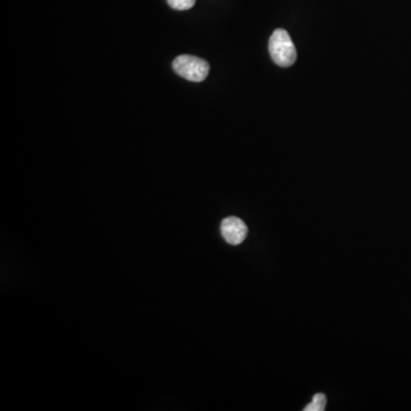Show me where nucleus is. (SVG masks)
Masks as SVG:
<instances>
[{"instance_id":"nucleus-1","label":"nucleus","mask_w":411,"mask_h":411,"mask_svg":"<svg viewBox=\"0 0 411 411\" xmlns=\"http://www.w3.org/2000/svg\"><path fill=\"white\" fill-rule=\"evenodd\" d=\"M268 51L274 63L279 67H291L296 62V47L284 29H277L268 42Z\"/></svg>"},{"instance_id":"nucleus-2","label":"nucleus","mask_w":411,"mask_h":411,"mask_svg":"<svg viewBox=\"0 0 411 411\" xmlns=\"http://www.w3.org/2000/svg\"><path fill=\"white\" fill-rule=\"evenodd\" d=\"M172 69L184 79L200 83L209 74V64L202 58L192 55H181L172 62Z\"/></svg>"},{"instance_id":"nucleus-3","label":"nucleus","mask_w":411,"mask_h":411,"mask_svg":"<svg viewBox=\"0 0 411 411\" xmlns=\"http://www.w3.org/2000/svg\"><path fill=\"white\" fill-rule=\"evenodd\" d=\"M220 233L227 243L236 245L245 241L248 227L239 217L231 216L222 220Z\"/></svg>"},{"instance_id":"nucleus-4","label":"nucleus","mask_w":411,"mask_h":411,"mask_svg":"<svg viewBox=\"0 0 411 411\" xmlns=\"http://www.w3.org/2000/svg\"><path fill=\"white\" fill-rule=\"evenodd\" d=\"M325 405H327V398L325 394L318 393L313 396L312 402L306 405L304 411H323L325 410Z\"/></svg>"},{"instance_id":"nucleus-5","label":"nucleus","mask_w":411,"mask_h":411,"mask_svg":"<svg viewBox=\"0 0 411 411\" xmlns=\"http://www.w3.org/2000/svg\"><path fill=\"white\" fill-rule=\"evenodd\" d=\"M169 6L176 10H188L195 6V0H167Z\"/></svg>"}]
</instances>
